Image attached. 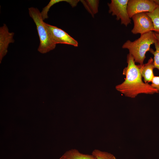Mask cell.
I'll use <instances>...</instances> for the list:
<instances>
[{
	"instance_id": "cell-1",
	"label": "cell",
	"mask_w": 159,
	"mask_h": 159,
	"mask_svg": "<svg viewBox=\"0 0 159 159\" xmlns=\"http://www.w3.org/2000/svg\"><path fill=\"white\" fill-rule=\"evenodd\" d=\"M127 65L123 69L122 74L125 76V80L116 87V89L125 96L135 98L139 94H153L158 93V90L148 83L142 80L139 65L135 64L132 56H127Z\"/></svg>"
},
{
	"instance_id": "cell-2",
	"label": "cell",
	"mask_w": 159,
	"mask_h": 159,
	"mask_svg": "<svg viewBox=\"0 0 159 159\" xmlns=\"http://www.w3.org/2000/svg\"><path fill=\"white\" fill-rule=\"evenodd\" d=\"M157 42L155 32L151 31L141 35L139 38L133 41L127 40L122 48L128 50L135 62L143 65L146 52L150 51L151 45Z\"/></svg>"
},
{
	"instance_id": "cell-3",
	"label": "cell",
	"mask_w": 159,
	"mask_h": 159,
	"mask_svg": "<svg viewBox=\"0 0 159 159\" xmlns=\"http://www.w3.org/2000/svg\"><path fill=\"white\" fill-rule=\"evenodd\" d=\"M30 16L32 19L36 26L39 36L40 44L38 51L41 53H46L54 49L56 44L53 42L41 16L39 9L34 7L29 8Z\"/></svg>"
},
{
	"instance_id": "cell-4",
	"label": "cell",
	"mask_w": 159,
	"mask_h": 159,
	"mask_svg": "<svg viewBox=\"0 0 159 159\" xmlns=\"http://www.w3.org/2000/svg\"><path fill=\"white\" fill-rule=\"evenodd\" d=\"M129 0H112L107 4L109 12L112 16H115L117 20H121V24L126 26L131 23V19L127 10Z\"/></svg>"
},
{
	"instance_id": "cell-5",
	"label": "cell",
	"mask_w": 159,
	"mask_h": 159,
	"mask_svg": "<svg viewBox=\"0 0 159 159\" xmlns=\"http://www.w3.org/2000/svg\"><path fill=\"white\" fill-rule=\"evenodd\" d=\"M132 18L134 23L133 27L131 31L133 34H140L141 35L154 31L153 22L147 12L135 14Z\"/></svg>"
},
{
	"instance_id": "cell-6",
	"label": "cell",
	"mask_w": 159,
	"mask_h": 159,
	"mask_svg": "<svg viewBox=\"0 0 159 159\" xmlns=\"http://www.w3.org/2000/svg\"><path fill=\"white\" fill-rule=\"evenodd\" d=\"M158 5L154 0H129L127 10L130 18L134 15L143 12H153Z\"/></svg>"
},
{
	"instance_id": "cell-7",
	"label": "cell",
	"mask_w": 159,
	"mask_h": 159,
	"mask_svg": "<svg viewBox=\"0 0 159 159\" xmlns=\"http://www.w3.org/2000/svg\"><path fill=\"white\" fill-rule=\"evenodd\" d=\"M45 25L54 43L77 47V41L62 29L56 26L45 23Z\"/></svg>"
},
{
	"instance_id": "cell-8",
	"label": "cell",
	"mask_w": 159,
	"mask_h": 159,
	"mask_svg": "<svg viewBox=\"0 0 159 159\" xmlns=\"http://www.w3.org/2000/svg\"><path fill=\"white\" fill-rule=\"evenodd\" d=\"M14 33L9 32L7 25L4 24L0 27V62L8 52L9 44L14 42Z\"/></svg>"
},
{
	"instance_id": "cell-9",
	"label": "cell",
	"mask_w": 159,
	"mask_h": 159,
	"mask_svg": "<svg viewBox=\"0 0 159 159\" xmlns=\"http://www.w3.org/2000/svg\"><path fill=\"white\" fill-rule=\"evenodd\" d=\"M139 66L144 82L145 83L151 82L154 76L153 69L155 68L153 59L150 57L147 63L143 65L139 64Z\"/></svg>"
},
{
	"instance_id": "cell-10",
	"label": "cell",
	"mask_w": 159,
	"mask_h": 159,
	"mask_svg": "<svg viewBox=\"0 0 159 159\" xmlns=\"http://www.w3.org/2000/svg\"><path fill=\"white\" fill-rule=\"evenodd\" d=\"M78 0H51L48 4L44 7L41 12V16L43 20L48 18V13L51 7L55 4L62 1L69 3L73 7L75 6L80 1Z\"/></svg>"
},
{
	"instance_id": "cell-11",
	"label": "cell",
	"mask_w": 159,
	"mask_h": 159,
	"mask_svg": "<svg viewBox=\"0 0 159 159\" xmlns=\"http://www.w3.org/2000/svg\"><path fill=\"white\" fill-rule=\"evenodd\" d=\"M62 156L67 159H97L92 154H83L75 149L66 151Z\"/></svg>"
},
{
	"instance_id": "cell-12",
	"label": "cell",
	"mask_w": 159,
	"mask_h": 159,
	"mask_svg": "<svg viewBox=\"0 0 159 159\" xmlns=\"http://www.w3.org/2000/svg\"><path fill=\"white\" fill-rule=\"evenodd\" d=\"M86 9L94 17L98 11L99 1L97 0H82L80 1Z\"/></svg>"
},
{
	"instance_id": "cell-13",
	"label": "cell",
	"mask_w": 159,
	"mask_h": 159,
	"mask_svg": "<svg viewBox=\"0 0 159 159\" xmlns=\"http://www.w3.org/2000/svg\"><path fill=\"white\" fill-rule=\"evenodd\" d=\"M148 15L151 18L154 25V31L155 33L159 34V6L152 12H147Z\"/></svg>"
},
{
	"instance_id": "cell-14",
	"label": "cell",
	"mask_w": 159,
	"mask_h": 159,
	"mask_svg": "<svg viewBox=\"0 0 159 159\" xmlns=\"http://www.w3.org/2000/svg\"><path fill=\"white\" fill-rule=\"evenodd\" d=\"M92 154L97 159H116L115 156L110 153L95 149L93 151Z\"/></svg>"
},
{
	"instance_id": "cell-15",
	"label": "cell",
	"mask_w": 159,
	"mask_h": 159,
	"mask_svg": "<svg viewBox=\"0 0 159 159\" xmlns=\"http://www.w3.org/2000/svg\"><path fill=\"white\" fill-rule=\"evenodd\" d=\"M155 50L150 49V52L153 55V62L155 68L159 71V44L157 42L155 44Z\"/></svg>"
},
{
	"instance_id": "cell-16",
	"label": "cell",
	"mask_w": 159,
	"mask_h": 159,
	"mask_svg": "<svg viewBox=\"0 0 159 159\" xmlns=\"http://www.w3.org/2000/svg\"><path fill=\"white\" fill-rule=\"evenodd\" d=\"M151 82V85L159 92V76H154Z\"/></svg>"
},
{
	"instance_id": "cell-17",
	"label": "cell",
	"mask_w": 159,
	"mask_h": 159,
	"mask_svg": "<svg viewBox=\"0 0 159 159\" xmlns=\"http://www.w3.org/2000/svg\"><path fill=\"white\" fill-rule=\"evenodd\" d=\"M155 35L156 37L157 42L159 44V34L155 33Z\"/></svg>"
},
{
	"instance_id": "cell-18",
	"label": "cell",
	"mask_w": 159,
	"mask_h": 159,
	"mask_svg": "<svg viewBox=\"0 0 159 159\" xmlns=\"http://www.w3.org/2000/svg\"><path fill=\"white\" fill-rule=\"evenodd\" d=\"M154 1L157 4L158 6H159V0H154Z\"/></svg>"
},
{
	"instance_id": "cell-19",
	"label": "cell",
	"mask_w": 159,
	"mask_h": 159,
	"mask_svg": "<svg viewBox=\"0 0 159 159\" xmlns=\"http://www.w3.org/2000/svg\"><path fill=\"white\" fill-rule=\"evenodd\" d=\"M59 159H67L66 158L62 156H61Z\"/></svg>"
}]
</instances>
